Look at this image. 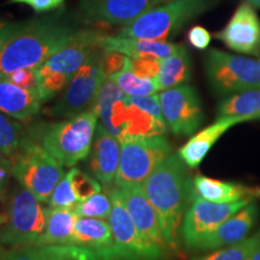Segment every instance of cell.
<instances>
[{"label":"cell","instance_id":"277c9868","mask_svg":"<svg viewBox=\"0 0 260 260\" xmlns=\"http://www.w3.org/2000/svg\"><path fill=\"white\" fill-rule=\"evenodd\" d=\"M46 219L47 209L44 203L18 183L10 194L4 223L0 225V246L9 248L38 246Z\"/></svg>","mask_w":260,"mask_h":260},{"label":"cell","instance_id":"4316f807","mask_svg":"<svg viewBox=\"0 0 260 260\" xmlns=\"http://www.w3.org/2000/svg\"><path fill=\"white\" fill-rule=\"evenodd\" d=\"M28 129L18 119L0 111V151L11 159L28 138Z\"/></svg>","mask_w":260,"mask_h":260},{"label":"cell","instance_id":"d6a6232c","mask_svg":"<svg viewBox=\"0 0 260 260\" xmlns=\"http://www.w3.org/2000/svg\"><path fill=\"white\" fill-rule=\"evenodd\" d=\"M80 201L75 195L69 174H65L60 181L58 182L56 188L52 191L50 200H48V207L51 209H75Z\"/></svg>","mask_w":260,"mask_h":260},{"label":"cell","instance_id":"8d00e7d4","mask_svg":"<svg viewBox=\"0 0 260 260\" xmlns=\"http://www.w3.org/2000/svg\"><path fill=\"white\" fill-rule=\"evenodd\" d=\"M4 76L12 83L17 84L23 88L37 90L39 92V76L38 69H21L14 73H10Z\"/></svg>","mask_w":260,"mask_h":260},{"label":"cell","instance_id":"60d3db41","mask_svg":"<svg viewBox=\"0 0 260 260\" xmlns=\"http://www.w3.org/2000/svg\"><path fill=\"white\" fill-rule=\"evenodd\" d=\"M65 0H9V4H25L35 12H48L59 8Z\"/></svg>","mask_w":260,"mask_h":260},{"label":"cell","instance_id":"7c38bea8","mask_svg":"<svg viewBox=\"0 0 260 260\" xmlns=\"http://www.w3.org/2000/svg\"><path fill=\"white\" fill-rule=\"evenodd\" d=\"M158 98L164 121L174 134L191 135L204 122L200 98L189 84L160 90Z\"/></svg>","mask_w":260,"mask_h":260},{"label":"cell","instance_id":"7402d4cb","mask_svg":"<svg viewBox=\"0 0 260 260\" xmlns=\"http://www.w3.org/2000/svg\"><path fill=\"white\" fill-rule=\"evenodd\" d=\"M41 104L37 90L19 87L0 75V111L18 121H27L38 115Z\"/></svg>","mask_w":260,"mask_h":260},{"label":"cell","instance_id":"f1b7e54d","mask_svg":"<svg viewBox=\"0 0 260 260\" xmlns=\"http://www.w3.org/2000/svg\"><path fill=\"white\" fill-rule=\"evenodd\" d=\"M109 79L115 81L117 86L129 96H146L159 92L155 79L140 77L130 69L119 71Z\"/></svg>","mask_w":260,"mask_h":260},{"label":"cell","instance_id":"f546056e","mask_svg":"<svg viewBox=\"0 0 260 260\" xmlns=\"http://www.w3.org/2000/svg\"><path fill=\"white\" fill-rule=\"evenodd\" d=\"M40 247L44 249L46 260H118L75 245Z\"/></svg>","mask_w":260,"mask_h":260},{"label":"cell","instance_id":"f6af8a7d","mask_svg":"<svg viewBox=\"0 0 260 260\" xmlns=\"http://www.w3.org/2000/svg\"><path fill=\"white\" fill-rule=\"evenodd\" d=\"M4 223V214H0V225Z\"/></svg>","mask_w":260,"mask_h":260},{"label":"cell","instance_id":"30bf717a","mask_svg":"<svg viewBox=\"0 0 260 260\" xmlns=\"http://www.w3.org/2000/svg\"><path fill=\"white\" fill-rule=\"evenodd\" d=\"M107 194L112 201L109 223L119 258L122 260H164L168 252L152 243L138 229L126 210L118 188H110Z\"/></svg>","mask_w":260,"mask_h":260},{"label":"cell","instance_id":"ba28073f","mask_svg":"<svg viewBox=\"0 0 260 260\" xmlns=\"http://www.w3.org/2000/svg\"><path fill=\"white\" fill-rule=\"evenodd\" d=\"M205 70L212 89L220 95L260 88V58H248L210 50Z\"/></svg>","mask_w":260,"mask_h":260},{"label":"cell","instance_id":"44dd1931","mask_svg":"<svg viewBox=\"0 0 260 260\" xmlns=\"http://www.w3.org/2000/svg\"><path fill=\"white\" fill-rule=\"evenodd\" d=\"M100 47L105 51L119 52L124 56L136 59V58H157L165 59L171 54H174L181 45L172 44L168 41L148 40V39H135L124 38L116 35H103L99 42Z\"/></svg>","mask_w":260,"mask_h":260},{"label":"cell","instance_id":"1f68e13d","mask_svg":"<svg viewBox=\"0 0 260 260\" xmlns=\"http://www.w3.org/2000/svg\"><path fill=\"white\" fill-rule=\"evenodd\" d=\"M68 174L70 177L71 187H73L74 193L79 201L88 199L92 195L102 191L100 182L95 177L83 172L81 169L74 167Z\"/></svg>","mask_w":260,"mask_h":260},{"label":"cell","instance_id":"6da1fadb","mask_svg":"<svg viewBox=\"0 0 260 260\" xmlns=\"http://www.w3.org/2000/svg\"><path fill=\"white\" fill-rule=\"evenodd\" d=\"M153 205L169 251H178L183 217L193 200L191 178L186 162L177 154H170L154 169L141 184Z\"/></svg>","mask_w":260,"mask_h":260},{"label":"cell","instance_id":"d4e9b609","mask_svg":"<svg viewBox=\"0 0 260 260\" xmlns=\"http://www.w3.org/2000/svg\"><path fill=\"white\" fill-rule=\"evenodd\" d=\"M217 117H229L240 123L260 119V88L235 93L222 100Z\"/></svg>","mask_w":260,"mask_h":260},{"label":"cell","instance_id":"4dcf8cb0","mask_svg":"<svg viewBox=\"0 0 260 260\" xmlns=\"http://www.w3.org/2000/svg\"><path fill=\"white\" fill-rule=\"evenodd\" d=\"M74 210L79 214V217L109 220L112 211V201L109 194L100 191L92 195L88 199L80 201Z\"/></svg>","mask_w":260,"mask_h":260},{"label":"cell","instance_id":"484cf974","mask_svg":"<svg viewBox=\"0 0 260 260\" xmlns=\"http://www.w3.org/2000/svg\"><path fill=\"white\" fill-rule=\"evenodd\" d=\"M191 61L190 56L183 45L174 54L161 60L160 70L155 77L158 90L172 88L186 84L190 80Z\"/></svg>","mask_w":260,"mask_h":260},{"label":"cell","instance_id":"f35d334b","mask_svg":"<svg viewBox=\"0 0 260 260\" xmlns=\"http://www.w3.org/2000/svg\"><path fill=\"white\" fill-rule=\"evenodd\" d=\"M12 175V162L5 153L0 151V200H4Z\"/></svg>","mask_w":260,"mask_h":260},{"label":"cell","instance_id":"7bdbcfd3","mask_svg":"<svg viewBox=\"0 0 260 260\" xmlns=\"http://www.w3.org/2000/svg\"><path fill=\"white\" fill-rule=\"evenodd\" d=\"M247 260H260V247H258Z\"/></svg>","mask_w":260,"mask_h":260},{"label":"cell","instance_id":"ab89813d","mask_svg":"<svg viewBox=\"0 0 260 260\" xmlns=\"http://www.w3.org/2000/svg\"><path fill=\"white\" fill-rule=\"evenodd\" d=\"M188 41L197 50H206L211 44V34L206 28L194 25L188 31Z\"/></svg>","mask_w":260,"mask_h":260},{"label":"cell","instance_id":"836d02e7","mask_svg":"<svg viewBox=\"0 0 260 260\" xmlns=\"http://www.w3.org/2000/svg\"><path fill=\"white\" fill-rule=\"evenodd\" d=\"M0 260H46L42 247H18L9 248L0 246Z\"/></svg>","mask_w":260,"mask_h":260},{"label":"cell","instance_id":"5b68a950","mask_svg":"<svg viewBox=\"0 0 260 260\" xmlns=\"http://www.w3.org/2000/svg\"><path fill=\"white\" fill-rule=\"evenodd\" d=\"M211 0H171L148 10L118 32L119 37L167 41L210 8Z\"/></svg>","mask_w":260,"mask_h":260},{"label":"cell","instance_id":"3957f363","mask_svg":"<svg viewBox=\"0 0 260 260\" xmlns=\"http://www.w3.org/2000/svg\"><path fill=\"white\" fill-rule=\"evenodd\" d=\"M98 118L95 110H90L63 121L35 123L28 133L63 167L74 168L88 157Z\"/></svg>","mask_w":260,"mask_h":260},{"label":"cell","instance_id":"d590c367","mask_svg":"<svg viewBox=\"0 0 260 260\" xmlns=\"http://www.w3.org/2000/svg\"><path fill=\"white\" fill-rule=\"evenodd\" d=\"M160 59L157 58H136L133 59L130 58V70L138 75L140 77L145 79H155L158 76L159 70H160Z\"/></svg>","mask_w":260,"mask_h":260},{"label":"cell","instance_id":"83f0119b","mask_svg":"<svg viewBox=\"0 0 260 260\" xmlns=\"http://www.w3.org/2000/svg\"><path fill=\"white\" fill-rule=\"evenodd\" d=\"M258 247H260V230L235 245L214 249L207 254L194 256L191 260H247Z\"/></svg>","mask_w":260,"mask_h":260},{"label":"cell","instance_id":"4fadbf2b","mask_svg":"<svg viewBox=\"0 0 260 260\" xmlns=\"http://www.w3.org/2000/svg\"><path fill=\"white\" fill-rule=\"evenodd\" d=\"M103 32L94 29L76 30L64 45L38 68V74H58L71 80L84 61L100 46Z\"/></svg>","mask_w":260,"mask_h":260},{"label":"cell","instance_id":"e0dca14e","mask_svg":"<svg viewBox=\"0 0 260 260\" xmlns=\"http://www.w3.org/2000/svg\"><path fill=\"white\" fill-rule=\"evenodd\" d=\"M118 190L124 201L126 210L140 232L144 234L152 243L168 252L169 248L164 236H162L157 212H155L153 205L146 197L142 187H124L118 188Z\"/></svg>","mask_w":260,"mask_h":260},{"label":"cell","instance_id":"9c48e42d","mask_svg":"<svg viewBox=\"0 0 260 260\" xmlns=\"http://www.w3.org/2000/svg\"><path fill=\"white\" fill-rule=\"evenodd\" d=\"M103 56L104 48L99 46L84 61L56 105L51 107L52 116L71 118L94 109L98 94L106 79L103 71Z\"/></svg>","mask_w":260,"mask_h":260},{"label":"cell","instance_id":"d6986e66","mask_svg":"<svg viewBox=\"0 0 260 260\" xmlns=\"http://www.w3.org/2000/svg\"><path fill=\"white\" fill-rule=\"evenodd\" d=\"M193 198L219 204H232L237 201H255L260 199V187L247 186L236 182L214 180L204 175H197L191 180Z\"/></svg>","mask_w":260,"mask_h":260},{"label":"cell","instance_id":"9a60e30c","mask_svg":"<svg viewBox=\"0 0 260 260\" xmlns=\"http://www.w3.org/2000/svg\"><path fill=\"white\" fill-rule=\"evenodd\" d=\"M216 38L237 53L260 57V19L254 8L242 3Z\"/></svg>","mask_w":260,"mask_h":260},{"label":"cell","instance_id":"b9f144b4","mask_svg":"<svg viewBox=\"0 0 260 260\" xmlns=\"http://www.w3.org/2000/svg\"><path fill=\"white\" fill-rule=\"evenodd\" d=\"M16 23L14 22H8L4 18L0 17V47L6 41V39L10 37L12 30H14Z\"/></svg>","mask_w":260,"mask_h":260},{"label":"cell","instance_id":"8fae6325","mask_svg":"<svg viewBox=\"0 0 260 260\" xmlns=\"http://www.w3.org/2000/svg\"><path fill=\"white\" fill-rule=\"evenodd\" d=\"M252 201L219 204L195 197L183 217L181 237L187 249L197 251L198 246L225 220Z\"/></svg>","mask_w":260,"mask_h":260},{"label":"cell","instance_id":"74e56055","mask_svg":"<svg viewBox=\"0 0 260 260\" xmlns=\"http://www.w3.org/2000/svg\"><path fill=\"white\" fill-rule=\"evenodd\" d=\"M129 100L134 104V105L140 107L141 110L151 113L152 116L155 117V118L164 121L158 94H152V95L146 96H129Z\"/></svg>","mask_w":260,"mask_h":260},{"label":"cell","instance_id":"e575fe53","mask_svg":"<svg viewBox=\"0 0 260 260\" xmlns=\"http://www.w3.org/2000/svg\"><path fill=\"white\" fill-rule=\"evenodd\" d=\"M130 69V58L119 52L105 51L103 56V71L106 77L112 76L119 71Z\"/></svg>","mask_w":260,"mask_h":260},{"label":"cell","instance_id":"cb8c5ba5","mask_svg":"<svg viewBox=\"0 0 260 260\" xmlns=\"http://www.w3.org/2000/svg\"><path fill=\"white\" fill-rule=\"evenodd\" d=\"M79 214L73 209H51L47 207V219L45 232L38 247L71 245L75 225Z\"/></svg>","mask_w":260,"mask_h":260},{"label":"cell","instance_id":"ee69618b","mask_svg":"<svg viewBox=\"0 0 260 260\" xmlns=\"http://www.w3.org/2000/svg\"><path fill=\"white\" fill-rule=\"evenodd\" d=\"M248 4H251L253 8H260V0H246Z\"/></svg>","mask_w":260,"mask_h":260},{"label":"cell","instance_id":"5bb4252c","mask_svg":"<svg viewBox=\"0 0 260 260\" xmlns=\"http://www.w3.org/2000/svg\"><path fill=\"white\" fill-rule=\"evenodd\" d=\"M164 0H81L79 15L88 24H128Z\"/></svg>","mask_w":260,"mask_h":260},{"label":"cell","instance_id":"52a82bcc","mask_svg":"<svg viewBox=\"0 0 260 260\" xmlns=\"http://www.w3.org/2000/svg\"><path fill=\"white\" fill-rule=\"evenodd\" d=\"M115 187L141 186L160 162L171 154L164 135L139 136L122 142Z\"/></svg>","mask_w":260,"mask_h":260},{"label":"cell","instance_id":"ffe728a7","mask_svg":"<svg viewBox=\"0 0 260 260\" xmlns=\"http://www.w3.org/2000/svg\"><path fill=\"white\" fill-rule=\"evenodd\" d=\"M71 245L84 247L99 254L122 260L117 252L115 237L109 220L79 217Z\"/></svg>","mask_w":260,"mask_h":260},{"label":"cell","instance_id":"7a4b0ae2","mask_svg":"<svg viewBox=\"0 0 260 260\" xmlns=\"http://www.w3.org/2000/svg\"><path fill=\"white\" fill-rule=\"evenodd\" d=\"M76 30L58 18L16 23L0 47V75L21 69H38Z\"/></svg>","mask_w":260,"mask_h":260},{"label":"cell","instance_id":"ac0fdd59","mask_svg":"<svg viewBox=\"0 0 260 260\" xmlns=\"http://www.w3.org/2000/svg\"><path fill=\"white\" fill-rule=\"evenodd\" d=\"M259 216V207L254 201L246 205L235 214L229 217L225 222L211 233L200 242L197 251H214L223 247L235 245L248 236Z\"/></svg>","mask_w":260,"mask_h":260},{"label":"cell","instance_id":"8992f818","mask_svg":"<svg viewBox=\"0 0 260 260\" xmlns=\"http://www.w3.org/2000/svg\"><path fill=\"white\" fill-rule=\"evenodd\" d=\"M11 162L12 175L18 183L44 204L48 203L52 191L65 175L63 165L30 135L11 158Z\"/></svg>","mask_w":260,"mask_h":260},{"label":"cell","instance_id":"2e32d148","mask_svg":"<svg viewBox=\"0 0 260 260\" xmlns=\"http://www.w3.org/2000/svg\"><path fill=\"white\" fill-rule=\"evenodd\" d=\"M121 141L98 123L93 144L88 154V169L92 176L107 189L115 184L121 159Z\"/></svg>","mask_w":260,"mask_h":260},{"label":"cell","instance_id":"603a6c76","mask_svg":"<svg viewBox=\"0 0 260 260\" xmlns=\"http://www.w3.org/2000/svg\"><path fill=\"white\" fill-rule=\"evenodd\" d=\"M239 123L237 119L229 117H217L216 122L191 136L180 148L178 155L186 162L188 168H198L224 133Z\"/></svg>","mask_w":260,"mask_h":260}]
</instances>
